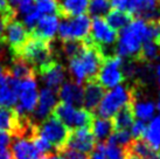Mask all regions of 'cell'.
<instances>
[{
    "instance_id": "484cf974",
    "label": "cell",
    "mask_w": 160,
    "mask_h": 159,
    "mask_svg": "<svg viewBox=\"0 0 160 159\" xmlns=\"http://www.w3.org/2000/svg\"><path fill=\"white\" fill-rule=\"evenodd\" d=\"M142 139L153 149H160V115L151 119L150 124L146 126Z\"/></svg>"
},
{
    "instance_id": "9c48e42d",
    "label": "cell",
    "mask_w": 160,
    "mask_h": 159,
    "mask_svg": "<svg viewBox=\"0 0 160 159\" xmlns=\"http://www.w3.org/2000/svg\"><path fill=\"white\" fill-rule=\"evenodd\" d=\"M31 32L26 28L23 22L17 20V18L7 21L4 25V29L0 35V41H2L9 47L12 54L17 55L20 48L29 39Z\"/></svg>"
},
{
    "instance_id": "5bb4252c",
    "label": "cell",
    "mask_w": 160,
    "mask_h": 159,
    "mask_svg": "<svg viewBox=\"0 0 160 159\" xmlns=\"http://www.w3.org/2000/svg\"><path fill=\"white\" fill-rule=\"evenodd\" d=\"M41 76V80L47 85L46 88H49L58 93V89L63 84V81L66 79V69L64 67L58 63V61H52L45 66L38 73Z\"/></svg>"
},
{
    "instance_id": "4fadbf2b",
    "label": "cell",
    "mask_w": 160,
    "mask_h": 159,
    "mask_svg": "<svg viewBox=\"0 0 160 159\" xmlns=\"http://www.w3.org/2000/svg\"><path fill=\"white\" fill-rule=\"evenodd\" d=\"M96 139L89 128H81L71 130L67 139L66 146L78 152L89 156L96 147Z\"/></svg>"
},
{
    "instance_id": "f6af8a7d",
    "label": "cell",
    "mask_w": 160,
    "mask_h": 159,
    "mask_svg": "<svg viewBox=\"0 0 160 159\" xmlns=\"http://www.w3.org/2000/svg\"><path fill=\"white\" fill-rule=\"evenodd\" d=\"M2 29H4V21L0 18V35H1V33H2Z\"/></svg>"
},
{
    "instance_id": "7402d4cb",
    "label": "cell",
    "mask_w": 160,
    "mask_h": 159,
    "mask_svg": "<svg viewBox=\"0 0 160 159\" xmlns=\"http://www.w3.org/2000/svg\"><path fill=\"white\" fill-rule=\"evenodd\" d=\"M90 128L95 139L99 141L101 143L107 141L108 137L115 131L111 119L101 118V117H93Z\"/></svg>"
},
{
    "instance_id": "603a6c76",
    "label": "cell",
    "mask_w": 160,
    "mask_h": 159,
    "mask_svg": "<svg viewBox=\"0 0 160 159\" xmlns=\"http://www.w3.org/2000/svg\"><path fill=\"white\" fill-rule=\"evenodd\" d=\"M113 130H129L134 122V114L132 110V103L123 106L111 119Z\"/></svg>"
},
{
    "instance_id": "ba28073f",
    "label": "cell",
    "mask_w": 160,
    "mask_h": 159,
    "mask_svg": "<svg viewBox=\"0 0 160 159\" xmlns=\"http://www.w3.org/2000/svg\"><path fill=\"white\" fill-rule=\"evenodd\" d=\"M123 58L118 55H108L98 71L97 82L103 88H115L125 80L123 73Z\"/></svg>"
},
{
    "instance_id": "5b68a950",
    "label": "cell",
    "mask_w": 160,
    "mask_h": 159,
    "mask_svg": "<svg viewBox=\"0 0 160 159\" xmlns=\"http://www.w3.org/2000/svg\"><path fill=\"white\" fill-rule=\"evenodd\" d=\"M52 115L55 116L70 131L81 128H90L91 122L95 117L92 112L88 111L84 108H76L62 102L55 105L52 111Z\"/></svg>"
},
{
    "instance_id": "d590c367",
    "label": "cell",
    "mask_w": 160,
    "mask_h": 159,
    "mask_svg": "<svg viewBox=\"0 0 160 159\" xmlns=\"http://www.w3.org/2000/svg\"><path fill=\"white\" fill-rule=\"evenodd\" d=\"M146 123L144 122V121H140V119H138V121H134L133 124H132V126H131V136L133 139H139V138H142L144 136V133H145V130H146Z\"/></svg>"
},
{
    "instance_id": "277c9868",
    "label": "cell",
    "mask_w": 160,
    "mask_h": 159,
    "mask_svg": "<svg viewBox=\"0 0 160 159\" xmlns=\"http://www.w3.org/2000/svg\"><path fill=\"white\" fill-rule=\"evenodd\" d=\"M133 102V90L124 85H117L103 96L99 105L96 109L97 116L101 118L110 119L111 117L129 103Z\"/></svg>"
},
{
    "instance_id": "7a4b0ae2",
    "label": "cell",
    "mask_w": 160,
    "mask_h": 159,
    "mask_svg": "<svg viewBox=\"0 0 160 159\" xmlns=\"http://www.w3.org/2000/svg\"><path fill=\"white\" fill-rule=\"evenodd\" d=\"M148 40H153L151 23L142 19L133 18L128 26L120 29L117 39V55L120 58H132L137 60L142 44Z\"/></svg>"
},
{
    "instance_id": "b9f144b4",
    "label": "cell",
    "mask_w": 160,
    "mask_h": 159,
    "mask_svg": "<svg viewBox=\"0 0 160 159\" xmlns=\"http://www.w3.org/2000/svg\"><path fill=\"white\" fill-rule=\"evenodd\" d=\"M41 159H66V158H63L61 155H53V153H49V155H47V156H43Z\"/></svg>"
},
{
    "instance_id": "9a60e30c",
    "label": "cell",
    "mask_w": 160,
    "mask_h": 159,
    "mask_svg": "<svg viewBox=\"0 0 160 159\" xmlns=\"http://www.w3.org/2000/svg\"><path fill=\"white\" fill-rule=\"evenodd\" d=\"M58 104V93L49 88L41 89L38 103L34 109V119L42 122L48 117L55 105Z\"/></svg>"
},
{
    "instance_id": "83f0119b",
    "label": "cell",
    "mask_w": 160,
    "mask_h": 159,
    "mask_svg": "<svg viewBox=\"0 0 160 159\" xmlns=\"http://www.w3.org/2000/svg\"><path fill=\"white\" fill-rule=\"evenodd\" d=\"M159 55L160 47L158 46V44L153 40H148V41H145L142 44L137 61L142 62V63H152L154 60L159 58Z\"/></svg>"
},
{
    "instance_id": "1f68e13d",
    "label": "cell",
    "mask_w": 160,
    "mask_h": 159,
    "mask_svg": "<svg viewBox=\"0 0 160 159\" xmlns=\"http://www.w3.org/2000/svg\"><path fill=\"white\" fill-rule=\"evenodd\" d=\"M104 156L105 159H128V150L126 147L119 145L104 143Z\"/></svg>"
},
{
    "instance_id": "8992f818",
    "label": "cell",
    "mask_w": 160,
    "mask_h": 159,
    "mask_svg": "<svg viewBox=\"0 0 160 159\" xmlns=\"http://www.w3.org/2000/svg\"><path fill=\"white\" fill-rule=\"evenodd\" d=\"M70 130L63 125L55 116H49L40 124H36L35 133L43 137L56 152L66 146Z\"/></svg>"
},
{
    "instance_id": "e575fe53",
    "label": "cell",
    "mask_w": 160,
    "mask_h": 159,
    "mask_svg": "<svg viewBox=\"0 0 160 159\" xmlns=\"http://www.w3.org/2000/svg\"><path fill=\"white\" fill-rule=\"evenodd\" d=\"M23 17H25V18H23V25L26 26V28L28 31L32 32V29L36 26V23H38V21L40 20V18L42 15L34 8L32 12H29V13L26 14V15H23Z\"/></svg>"
},
{
    "instance_id": "f546056e",
    "label": "cell",
    "mask_w": 160,
    "mask_h": 159,
    "mask_svg": "<svg viewBox=\"0 0 160 159\" xmlns=\"http://www.w3.org/2000/svg\"><path fill=\"white\" fill-rule=\"evenodd\" d=\"M111 4L110 0H89L88 11L93 18H103L110 12Z\"/></svg>"
},
{
    "instance_id": "e0dca14e",
    "label": "cell",
    "mask_w": 160,
    "mask_h": 159,
    "mask_svg": "<svg viewBox=\"0 0 160 159\" xmlns=\"http://www.w3.org/2000/svg\"><path fill=\"white\" fill-rule=\"evenodd\" d=\"M58 97L62 103L82 108L83 106V87L74 81L66 82L58 89Z\"/></svg>"
},
{
    "instance_id": "3957f363",
    "label": "cell",
    "mask_w": 160,
    "mask_h": 159,
    "mask_svg": "<svg viewBox=\"0 0 160 159\" xmlns=\"http://www.w3.org/2000/svg\"><path fill=\"white\" fill-rule=\"evenodd\" d=\"M14 56L25 60L35 70V74L48 63L54 61V54L50 42L32 35H29V39Z\"/></svg>"
},
{
    "instance_id": "4dcf8cb0",
    "label": "cell",
    "mask_w": 160,
    "mask_h": 159,
    "mask_svg": "<svg viewBox=\"0 0 160 159\" xmlns=\"http://www.w3.org/2000/svg\"><path fill=\"white\" fill-rule=\"evenodd\" d=\"M133 141L131 132L129 130H115L108 137L107 143L110 144H115V145H119L122 147H128L130 143Z\"/></svg>"
},
{
    "instance_id": "44dd1931",
    "label": "cell",
    "mask_w": 160,
    "mask_h": 159,
    "mask_svg": "<svg viewBox=\"0 0 160 159\" xmlns=\"http://www.w3.org/2000/svg\"><path fill=\"white\" fill-rule=\"evenodd\" d=\"M60 4V17L70 18L84 14L88 9L89 0H62Z\"/></svg>"
},
{
    "instance_id": "8d00e7d4",
    "label": "cell",
    "mask_w": 160,
    "mask_h": 159,
    "mask_svg": "<svg viewBox=\"0 0 160 159\" xmlns=\"http://www.w3.org/2000/svg\"><path fill=\"white\" fill-rule=\"evenodd\" d=\"M58 153L66 159H88V155L78 152L76 150H72V149H69L67 146L62 147L61 150L58 151Z\"/></svg>"
},
{
    "instance_id": "cb8c5ba5",
    "label": "cell",
    "mask_w": 160,
    "mask_h": 159,
    "mask_svg": "<svg viewBox=\"0 0 160 159\" xmlns=\"http://www.w3.org/2000/svg\"><path fill=\"white\" fill-rule=\"evenodd\" d=\"M7 68H8L9 74L19 81L29 79V77H35V70L25 60L18 56H13L12 64Z\"/></svg>"
},
{
    "instance_id": "ac0fdd59",
    "label": "cell",
    "mask_w": 160,
    "mask_h": 159,
    "mask_svg": "<svg viewBox=\"0 0 160 159\" xmlns=\"http://www.w3.org/2000/svg\"><path fill=\"white\" fill-rule=\"evenodd\" d=\"M107 93V89L103 88L97 81L87 82L83 88V106L90 112H95L97 106L102 101L104 94Z\"/></svg>"
},
{
    "instance_id": "8fae6325",
    "label": "cell",
    "mask_w": 160,
    "mask_h": 159,
    "mask_svg": "<svg viewBox=\"0 0 160 159\" xmlns=\"http://www.w3.org/2000/svg\"><path fill=\"white\" fill-rule=\"evenodd\" d=\"M89 39L95 46H97L104 52V47L116 44L118 39V33L109 26L104 18H93L91 21Z\"/></svg>"
},
{
    "instance_id": "ab89813d",
    "label": "cell",
    "mask_w": 160,
    "mask_h": 159,
    "mask_svg": "<svg viewBox=\"0 0 160 159\" xmlns=\"http://www.w3.org/2000/svg\"><path fill=\"white\" fill-rule=\"evenodd\" d=\"M11 141H12V137L9 136L8 133L4 132V131H0V145L7 146L11 144Z\"/></svg>"
},
{
    "instance_id": "30bf717a",
    "label": "cell",
    "mask_w": 160,
    "mask_h": 159,
    "mask_svg": "<svg viewBox=\"0 0 160 159\" xmlns=\"http://www.w3.org/2000/svg\"><path fill=\"white\" fill-rule=\"evenodd\" d=\"M39 98L38 84L35 77H29L20 81V89L18 95V103L15 104L17 114L20 116H27L34 111Z\"/></svg>"
},
{
    "instance_id": "74e56055",
    "label": "cell",
    "mask_w": 160,
    "mask_h": 159,
    "mask_svg": "<svg viewBox=\"0 0 160 159\" xmlns=\"http://www.w3.org/2000/svg\"><path fill=\"white\" fill-rule=\"evenodd\" d=\"M88 159H105V156H104V141L96 145L95 150L88 156Z\"/></svg>"
},
{
    "instance_id": "7c38bea8",
    "label": "cell",
    "mask_w": 160,
    "mask_h": 159,
    "mask_svg": "<svg viewBox=\"0 0 160 159\" xmlns=\"http://www.w3.org/2000/svg\"><path fill=\"white\" fill-rule=\"evenodd\" d=\"M126 12L145 21L160 20V0H129Z\"/></svg>"
},
{
    "instance_id": "ee69618b",
    "label": "cell",
    "mask_w": 160,
    "mask_h": 159,
    "mask_svg": "<svg viewBox=\"0 0 160 159\" xmlns=\"http://www.w3.org/2000/svg\"><path fill=\"white\" fill-rule=\"evenodd\" d=\"M156 108L158 109V111L160 112V93H159V95H158V101H157V105H156Z\"/></svg>"
},
{
    "instance_id": "60d3db41",
    "label": "cell",
    "mask_w": 160,
    "mask_h": 159,
    "mask_svg": "<svg viewBox=\"0 0 160 159\" xmlns=\"http://www.w3.org/2000/svg\"><path fill=\"white\" fill-rule=\"evenodd\" d=\"M0 159H14L11 150H8L6 146L0 145Z\"/></svg>"
},
{
    "instance_id": "d6a6232c",
    "label": "cell",
    "mask_w": 160,
    "mask_h": 159,
    "mask_svg": "<svg viewBox=\"0 0 160 159\" xmlns=\"http://www.w3.org/2000/svg\"><path fill=\"white\" fill-rule=\"evenodd\" d=\"M84 48V41H78V40H69V41H63L62 49L64 55L69 60L77 56Z\"/></svg>"
},
{
    "instance_id": "d4e9b609",
    "label": "cell",
    "mask_w": 160,
    "mask_h": 159,
    "mask_svg": "<svg viewBox=\"0 0 160 159\" xmlns=\"http://www.w3.org/2000/svg\"><path fill=\"white\" fill-rule=\"evenodd\" d=\"M132 110L134 117L140 121H151L156 112V104L152 101H142L139 98H133Z\"/></svg>"
},
{
    "instance_id": "836d02e7",
    "label": "cell",
    "mask_w": 160,
    "mask_h": 159,
    "mask_svg": "<svg viewBox=\"0 0 160 159\" xmlns=\"http://www.w3.org/2000/svg\"><path fill=\"white\" fill-rule=\"evenodd\" d=\"M9 6L13 9H18L23 15L28 14L34 9V0H7Z\"/></svg>"
},
{
    "instance_id": "7bdbcfd3",
    "label": "cell",
    "mask_w": 160,
    "mask_h": 159,
    "mask_svg": "<svg viewBox=\"0 0 160 159\" xmlns=\"http://www.w3.org/2000/svg\"><path fill=\"white\" fill-rule=\"evenodd\" d=\"M156 76H157L158 82H159V84H160V64H158L156 68Z\"/></svg>"
},
{
    "instance_id": "d6986e66",
    "label": "cell",
    "mask_w": 160,
    "mask_h": 159,
    "mask_svg": "<svg viewBox=\"0 0 160 159\" xmlns=\"http://www.w3.org/2000/svg\"><path fill=\"white\" fill-rule=\"evenodd\" d=\"M12 144V155L14 159H41L43 156L36 150L33 141L28 137L15 138Z\"/></svg>"
},
{
    "instance_id": "2e32d148",
    "label": "cell",
    "mask_w": 160,
    "mask_h": 159,
    "mask_svg": "<svg viewBox=\"0 0 160 159\" xmlns=\"http://www.w3.org/2000/svg\"><path fill=\"white\" fill-rule=\"evenodd\" d=\"M58 23L60 19L58 15H42L36 26L32 29L31 35L50 42L58 33Z\"/></svg>"
},
{
    "instance_id": "f35d334b",
    "label": "cell",
    "mask_w": 160,
    "mask_h": 159,
    "mask_svg": "<svg viewBox=\"0 0 160 159\" xmlns=\"http://www.w3.org/2000/svg\"><path fill=\"white\" fill-rule=\"evenodd\" d=\"M110 4L117 11H124V12H126L129 0H110Z\"/></svg>"
},
{
    "instance_id": "4316f807",
    "label": "cell",
    "mask_w": 160,
    "mask_h": 159,
    "mask_svg": "<svg viewBox=\"0 0 160 159\" xmlns=\"http://www.w3.org/2000/svg\"><path fill=\"white\" fill-rule=\"evenodd\" d=\"M105 20L109 23V26L113 28L115 31H117V29H123L124 27L128 26L130 22L133 20V17L128 12H124V11L113 9L107 14Z\"/></svg>"
},
{
    "instance_id": "f1b7e54d",
    "label": "cell",
    "mask_w": 160,
    "mask_h": 159,
    "mask_svg": "<svg viewBox=\"0 0 160 159\" xmlns=\"http://www.w3.org/2000/svg\"><path fill=\"white\" fill-rule=\"evenodd\" d=\"M34 8L41 15H58L60 17L58 0H34Z\"/></svg>"
},
{
    "instance_id": "52a82bcc",
    "label": "cell",
    "mask_w": 160,
    "mask_h": 159,
    "mask_svg": "<svg viewBox=\"0 0 160 159\" xmlns=\"http://www.w3.org/2000/svg\"><path fill=\"white\" fill-rule=\"evenodd\" d=\"M91 20L89 15L81 14L70 18H62L58 23V36L62 41L78 40L83 41L90 34Z\"/></svg>"
},
{
    "instance_id": "ffe728a7",
    "label": "cell",
    "mask_w": 160,
    "mask_h": 159,
    "mask_svg": "<svg viewBox=\"0 0 160 159\" xmlns=\"http://www.w3.org/2000/svg\"><path fill=\"white\" fill-rule=\"evenodd\" d=\"M126 150L140 159H160V149H153L142 138L133 139Z\"/></svg>"
},
{
    "instance_id": "6da1fadb",
    "label": "cell",
    "mask_w": 160,
    "mask_h": 159,
    "mask_svg": "<svg viewBox=\"0 0 160 159\" xmlns=\"http://www.w3.org/2000/svg\"><path fill=\"white\" fill-rule=\"evenodd\" d=\"M84 41V48L77 56L69 60V71L74 82L82 85V83L97 81L98 71L101 69L105 53L102 49L95 46L89 39Z\"/></svg>"
}]
</instances>
